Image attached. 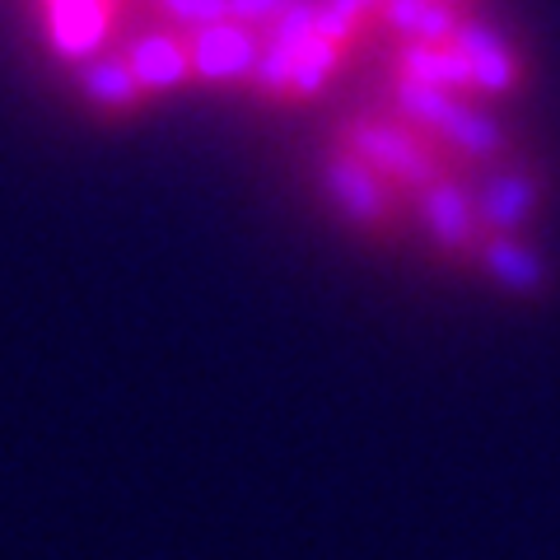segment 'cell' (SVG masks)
<instances>
[{
    "label": "cell",
    "instance_id": "6da1fadb",
    "mask_svg": "<svg viewBox=\"0 0 560 560\" xmlns=\"http://www.w3.org/2000/svg\"><path fill=\"white\" fill-rule=\"evenodd\" d=\"M323 191L350 230L411 238L495 300H528L551 280V173L523 103L383 75L374 108L331 136Z\"/></svg>",
    "mask_w": 560,
    "mask_h": 560
},
{
    "label": "cell",
    "instance_id": "7a4b0ae2",
    "mask_svg": "<svg viewBox=\"0 0 560 560\" xmlns=\"http://www.w3.org/2000/svg\"><path fill=\"white\" fill-rule=\"evenodd\" d=\"M187 51H191V80L201 84H248L257 80L261 66V28L238 24V20H220L206 28L183 33Z\"/></svg>",
    "mask_w": 560,
    "mask_h": 560
},
{
    "label": "cell",
    "instance_id": "3957f363",
    "mask_svg": "<svg viewBox=\"0 0 560 560\" xmlns=\"http://www.w3.org/2000/svg\"><path fill=\"white\" fill-rule=\"evenodd\" d=\"M121 57H127L131 75L140 80L145 94H168L178 84H191V51L183 33H168V28L140 33V38L127 43Z\"/></svg>",
    "mask_w": 560,
    "mask_h": 560
},
{
    "label": "cell",
    "instance_id": "277c9868",
    "mask_svg": "<svg viewBox=\"0 0 560 560\" xmlns=\"http://www.w3.org/2000/svg\"><path fill=\"white\" fill-rule=\"evenodd\" d=\"M43 5H47V38L66 57H90L113 28L108 0H43Z\"/></svg>",
    "mask_w": 560,
    "mask_h": 560
},
{
    "label": "cell",
    "instance_id": "5b68a950",
    "mask_svg": "<svg viewBox=\"0 0 560 560\" xmlns=\"http://www.w3.org/2000/svg\"><path fill=\"white\" fill-rule=\"evenodd\" d=\"M80 94H84V103H94L98 113H131L150 98L145 90H140V80L131 75V66H127L121 51L80 70Z\"/></svg>",
    "mask_w": 560,
    "mask_h": 560
},
{
    "label": "cell",
    "instance_id": "8992f818",
    "mask_svg": "<svg viewBox=\"0 0 560 560\" xmlns=\"http://www.w3.org/2000/svg\"><path fill=\"white\" fill-rule=\"evenodd\" d=\"M154 5H160L164 20L178 24V33L230 20V5H224V0H154Z\"/></svg>",
    "mask_w": 560,
    "mask_h": 560
},
{
    "label": "cell",
    "instance_id": "52a82bcc",
    "mask_svg": "<svg viewBox=\"0 0 560 560\" xmlns=\"http://www.w3.org/2000/svg\"><path fill=\"white\" fill-rule=\"evenodd\" d=\"M224 5H230V20L253 24V28H267L276 14L290 5V0H224Z\"/></svg>",
    "mask_w": 560,
    "mask_h": 560
}]
</instances>
